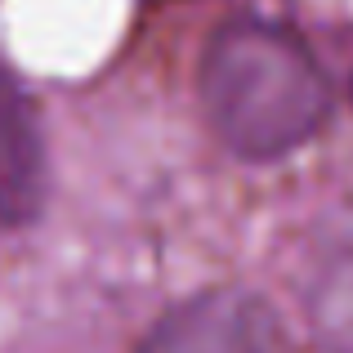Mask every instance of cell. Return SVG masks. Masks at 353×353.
Wrapping results in <instances>:
<instances>
[{
    "instance_id": "6da1fadb",
    "label": "cell",
    "mask_w": 353,
    "mask_h": 353,
    "mask_svg": "<svg viewBox=\"0 0 353 353\" xmlns=\"http://www.w3.org/2000/svg\"><path fill=\"white\" fill-rule=\"evenodd\" d=\"M201 108L228 152L246 161H277L322 130L331 90L318 59L291 27L233 18L206 45Z\"/></svg>"
},
{
    "instance_id": "277c9868",
    "label": "cell",
    "mask_w": 353,
    "mask_h": 353,
    "mask_svg": "<svg viewBox=\"0 0 353 353\" xmlns=\"http://www.w3.org/2000/svg\"><path fill=\"white\" fill-rule=\"evenodd\" d=\"M313 313L322 331L353 349V233H345L322 255V273L313 282Z\"/></svg>"
},
{
    "instance_id": "7a4b0ae2",
    "label": "cell",
    "mask_w": 353,
    "mask_h": 353,
    "mask_svg": "<svg viewBox=\"0 0 353 353\" xmlns=\"http://www.w3.org/2000/svg\"><path fill=\"white\" fill-rule=\"evenodd\" d=\"M139 353H282V331L259 295L215 286L165 313Z\"/></svg>"
},
{
    "instance_id": "3957f363",
    "label": "cell",
    "mask_w": 353,
    "mask_h": 353,
    "mask_svg": "<svg viewBox=\"0 0 353 353\" xmlns=\"http://www.w3.org/2000/svg\"><path fill=\"white\" fill-rule=\"evenodd\" d=\"M45 206V134L36 103L0 54V224H32Z\"/></svg>"
}]
</instances>
